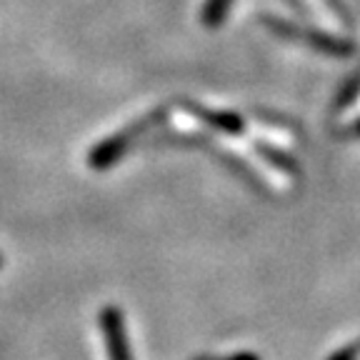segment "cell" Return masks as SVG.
Segmentation results:
<instances>
[{"mask_svg":"<svg viewBox=\"0 0 360 360\" xmlns=\"http://www.w3.org/2000/svg\"><path fill=\"white\" fill-rule=\"evenodd\" d=\"M155 118H158V115H150V118H143L141 123H135L133 128L123 130V133L110 135L108 141H103L101 146L93 148V150H90V158H88L90 168H96V170L110 168V165L115 163V160H118V158L123 155V153L130 148V143L135 141V135L150 128V125L155 123Z\"/></svg>","mask_w":360,"mask_h":360,"instance_id":"cell-1","label":"cell"},{"mask_svg":"<svg viewBox=\"0 0 360 360\" xmlns=\"http://www.w3.org/2000/svg\"><path fill=\"white\" fill-rule=\"evenodd\" d=\"M265 22H268L276 33H283V35H288V38H300V40H305V43L313 45V48H318V51L330 53V56H343V53H350V43H343V40L333 38V35H328V33L303 30V28H298V25H290V22H285V20H278V18H268Z\"/></svg>","mask_w":360,"mask_h":360,"instance_id":"cell-2","label":"cell"},{"mask_svg":"<svg viewBox=\"0 0 360 360\" xmlns=\"http://www.w3.org/2000/svg\"><path fill=\"white\" fill-rule=\"evenodd\" d=\"M101 330L105 338L108 358L110 360H130L128 335H125L123 313L118 308H105L101 313Z\"/></svg>","mask_w":360,"mask_h":360,"instance_id":"cell-3","label":"cell"},{"mask_svg":"<svg viewBox=\"0 0 360 360\" xmlns=\"http://www.w3.org/2000/svg\"><path fill=\"white\" fill-rule=\"evenodd\" d=\"M198 115H200V120H202L205 125H213L215 130H220V133L228 135V138H233V135L243 133V128H245V120H243L240 115H236V112L200 110Z\"/></svg>","mask_w":360,"mask_h":360,"instance_id":"cell-4","label":"cell"},{"mask_svg":"<svg viewBox=\"0 0 360 360\" xmlns=\"http://www.w3.org/2000/svg\"><path fill=\"white\" fill-rule=\"evenodd\" d=\"M170 123H173L175 130H180V133H186V135H198L202 130V125H205L198 112H188V110H183V108H173Z\"/></svg>","mask_w":360,"mask_h":360,"instance_id":"cell-5","label":"cell"},{"mask_svg":"<svg viewBox=\"0 0 360 360\" xmlns=\"http://www.w3.org/2000/svg\"><path fill=\"white\" fill-rule=\"evenodd\" d=\"M228 6H231V0H208L205 13H202L205 22H208V25H218V22H223V15H225V11H228Z\"/></svg>","mask_w":360,"mask_h":360,"instance_id":"cell-6","label":"cell"},{"mask_svg":"<svg viewBox=\"0 0 360 360\" xmlns=\"http://www.w3.org/2000/svg\"><path fill=\"white\" fill-rule=\"evenodd\" d=\"M355 353H358V348L353 345V348H345V350H340V353H335L330 360H353V355H355Z\"/></svg>","mask_w":360,"mask_h":360,"instance_id":"cell-7","label":"cell"},{"mask_svg":"<svg viewBox=\"0 0 360 360\" xmlns=\"http://www.w3.org/2000/svg\"><path fill=\"white\" fill-rule=\"evenodd\" d=\"M231 360H258V358H255V355H233V358Z\"/></svg>","mask_w":360,"mask_h":360,"instance_id":"cell-8","label":"cell"},{"mask_svg":"<svg viewBox=\"0 0 360 360\" xmlns=\"http://www.w3.org/2000/svg\"><path fill=\"white\" fill-rule=\"evenodd\" d=\"M0 268H3V258H0Z\"/></svg>","mask_w":360,"mask_h":360,"instance_id":"cell-9","label":"cell"}]
</instances>
